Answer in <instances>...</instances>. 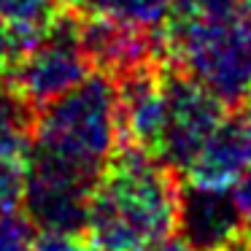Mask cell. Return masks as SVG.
Masks as SVG:
<instances>
[{
    "instance_id": "6da1fadb",
    "label": "cell",
    "mask_w": 251,
    "mask_h": 251,
    "mask_svg": "<svg viewBox=\"0 0 251 251\" xmlns=\"http://www.w3.org/2000/svg\"><path fill=\"white\" fill-rule=\"evenodd\" d=\"M178 195L173 168L122 141L92 189L87 238L103 251H146L178 229Z\"/></svg>"
},
{
    "instance_id": "7a4b0ae2",
    "label": "cell",
    "mask_w": 251,
    "mask_h": 251,
    "mask_svg": "<svg viewBox=\"0 0 251 251\" xmlns=\"http://www.w3.org/2000/svg\"><path fill=\"white\" fill-rule=\"evenodd\" d=\"M157 38L170 65L197 78L229 111L243 108L251 92V11L222 22L168 11Z\"/></svg>"
},
{
    "instance_id": "3957f363",
    "label": "cell",
    "mask_w": 251,
    "mask_h": 251,
    "mask_svg": "<svg viewBox=\"0 0 251 251\" xmlns=\"http://www.w3.org/2000/svg\"><path fill=\"white\" fill-rule=\"evenodd\" d=\"M122 141L114 76L92 71L78 87L38 111L33 146L98 181Z\"/></svg>"
},
{
    "instance_id": "277c9868",
    "label": "cell",
    "mask_w": 251,
    "mask_h": 251,
    "mask_svg": "<svg viewBox=\"0 0 251 251\" xmlns=\"http://www.w3.org/2000/svg\"><path fill=\"white\" fill-rule=\"evenodd\" d=\"M92 71V62L78 41V11L65 3L44 38L33 49L14 57L3 76L41 111L78 87Z\"/></svg>"
},
{
    "instance_id": "5b68a950",
    "label": "cell",
    "mask_w": 251,
    "mask_h": 251,
    "mask_svg": "<svg viewBox=\"0 0 251 251\" xmlns=\"http://www.w3.org/2000/svg\"><path fill=\"white\" fill-rule=\"evenodd\" d=\"M98 181L60 157L33 146L27 159L22 205L30 222L46 232L87 235L89 200Z\"/></svg>"
},
{
    "instance_id": "8992f818",
    "label": "cell",
    "mask_w": 251,
    "mask_h": 251,
    "mask_svg": "<svg viewBox=\"0 0 251 251\" xmlns=\"http://www.w3.org/2000/svg\"><path fill=\"white\" fill-rule=\"evenodd\" d=\"M165 92H168V122L157 157L181 176L189 170L205 138L219 127L229 108L197 78L170 62L165 65Z\"/></svg>"
},
{
    "instance_id": "52a82bcc",
    "label": "cell",
    "mask_w": 251,
    "mask_h": 251,
    "mask_svg": "<svg viewBox=\"0 0 251 251\" xmlns=\"http://www.w3.org/2000/svg\"><path fill=\"white\" fill-rule=\"evenodd\" d=\"M165 57H151L141 65L114 76L119 98L122 141H132L157 157L162 130L168 122V92H165ZM119 141V143H122Z\"/></svg>"
},
{
    "instance_id": "ba28073f",
    "label": "cell",
    "mask_w": 251,
    "mask_h": 251,
    "mask_svg": "<svg viewBox=\"0 0 251 251\" xmlns=\"http://www.w3.org/2000/svg\"><path fill=\"white\" fill-rule=\"evenodd\" d=\"M78 41L95 71L108 76H122L151 57H162L157 30L116 22L100 14L78 11Z\"/></svg>"
},
{
    "instance_id": "9c48e42d",
    "label": "cell",
    "mask_w": 251,
    "mask_h": 251,
    "mask_svg": "<svg viewBox=\"0 0 251 251\" xmlns=\"http://www.w3.org/2000/svg\"><path fill=\"white\" fill-rule=\"evenodd\" d=\"M178 232L197 251H222L246 232V222L229 189L181 184Z\"/></svg>"
},
{
    "instance_id": "30bf717a",
    "label": "cell",
    "mask_w": 251,
    "mask_h": 251,
    "mask_svg": "<svg viewBox=\"0 0 251 251\" xmlns=\"http://www.w3.org/2000/svg\"><path fill=\"white\" fill-rule=\"evenodd\" d=\"M251 162V127L243 111H229L205 138L189 165V184L205 189H229Z\"/></svg>"
},
{
    "instance_id": "8fae6325",
    "label": "cell",
    "mask_w": 251,
    "mask_h": 251,
    "mask_svg": "<svg viewBox=\"0 0 251 251\" xmlns=\"http://www.w3.org/2000/svg\"><path fill=\"white\" fill-rule=\"evenodd\" d=\"M62 6L65 0H0V22L8 27L11 60L44 38Z\"/></svg>"
},
{
    "instance_id": "7c38bea8",
    "label": "cell",
    "mask_w": 251,
    "mask_h": 251,
    "mask_svg": "<svg viewBox=\"0 0 251 251\" xmlns=\"http://www.w3.org/2000/svg\"><path fill=\"white\" fill-rule=\"evenodd\" d=\"M65 3L81 14H100L146 30H157L173 6V0H65Z\"/></svg>"
},
{
    "instance_id": "4fadbf2b",
    "label": "cell",
    "mask_w": 251,
    "mask_h": 251,
    "mask_svg": "<svg viewBox=\"0 0 251 251\" xmlns=\"http://www.w3.org/2000/svg\"><path fill=\"white\" fill-rule=\"evenodd\" d=\"M38 227L19 208L0 211V251H35Z\"/></svg>"
},
{
    "instance_id": "5bb4252c",
    "label": "cell",
    "mask_w": 251,
    "mask_h": 251,
    "mask_svg": "<svg viewBox=\"0 0 251 251\" xmlns=\"http://www.w3.org/2000/svg\"><path fill=\"white\" fill-rule=\"evenodd\" d=\"M27 159L30 157H19V154H0V211L22 205Z\"/></svg>"
},
{
    "instance_id": "9a60e30c",
    "label": "cell",
    "mask_w": 251,
    "mask_h": 251,
    "mask_svg": "<svg viewBox=\"0 0 251 251\" xmlns=\"http://www.w3.org/2000/svg\"><path fill=\"white\" fill-rule=\"evenodd\" d=\"M170 11L186 14V17H197V19L222 22V19L238 17L243 8H240V0H173Z\"/></svg>"
},
{
    "instance_id": "2e32d148",
    "label": "cell",
    "mask_w": 251,
    "mask_h": 251,
    "mask_svg": "<svg viewBox=\"0 0 251 251\" xmlns=\"http://www.w3.org/2000/svg\"><path fill=\"white\" fill-rule=\"evenodd\" d=\"M232 186H235L232 189L235 205H238L240 216H243V222H246V229H251V162H249V168L238 176V181H235Z\"/></svg>"
},
{
    "instance_id": "e0dca14e",
    "label": "cell",
    "mask_w": 251,
    "mask_h": 251,
    "mask_svg": "<svg viewBox=\"0 0 251 251\" xmlns=\"http://www.w3.org/2000/svg\"><path fill=\"white\" fill-rule=\"evenodd\" d=\"M146 251H197L195 246H189L184 238H165V240H159V243H154V246H149Z\"/></svg>"
},
{
    "instance_id": "ac0fdd59",
    "label": "cell",
    "mask_w": 251,
    "mask_h": 251,
    "mask_svg": "<svg viewBox=\"0 0 251 251\" xmlns=\"http://www.w3.org/2000/svg\"><path fill=\"white\" fill-rule=\"evenodd\" d=\"M8 62H11V38H8V27L0 22V76L8 71Z\"/></svg>"
},
{
    "instance_id": "d6986e66",
    "label": "cell",
    "mask_w": 251,
    "mask_h": 251,
    "mask_svg": "<svg viewBox=\"0 0 251 251\" xmlns=\"http://www.w3.org/2000/svg\"><path fill=\"white\" fill-rule=\"evenodd\" d=\"M222 251H251V229H246L235 243H229L227 249H222Z\"/></svg>"
},
{
    "instance_id": "ffe728a7",
    "label": "cell",
    "mask_w": 251,
    "mask_h": 251,
    "mask_svg": "<svg viewBox=\"0 0 251 251\" xmlns=\"http://www.w3.org/2000/svg\"><path fill=\"white\" fill-rule=\"evenodd\" d=\"M243 114H246V122H249V127H251V92H249V98H246V103H243Z\"/></svg>"
},
{
    "instance_id": "44dd1931",
    "label": "cell",
    "mask_w": 251,
    "mask_h": 251,
    "mask_svg": "<svg viewBox=\"0 0 251 251\" xmlns=\"http://www.w3.org/2000/svg\"><path fill=\"white\" fill-rule=\"evenodd\" d=\"M240 8H243V11H251V0H240Z\"/></svg>"
}]
</instances>
